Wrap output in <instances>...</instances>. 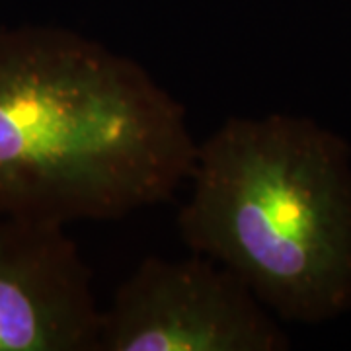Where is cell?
<instances>
[{
  "instance_id": "obj_3",
  "label": "cell",
  "mask_w": 351,
  "mask_h": 351,
  "mask_svg": "<svg viewBox=\"0 0 351 351\" xmlns=\"http://www.w3.org/2000/svg\"><path fill=\"white\" fill-rule=\"evenodd\" d=\"M252 289L203 254L147 256L101 311L100 351H285Z\"/></svg>"
},
{
  "instance_id": "obj_1",
  "label": "cell",
  "mask_w": 351,
  "mask_h": 351,
  "mask_svg": "<svg viewBox=\"0 0 351 351\" xmlns=\"http://www.w3.org/2000/svg\"><path fill=\"white\" fill-rule=\"evenodd\" d=\"M197 151L135 59L55 25L0 29V215L71 225L168 201Z\"/></svg>"
},
{
  "instance_id": "obj_2",
  "label": "cell",
  "mask_w": 351,
  "mask_h": 351,
  "mask_svg": "<svg viewBox=\"0 0 351 351\" xmlns=\"http://www.w3.org/2000/svg\"><path fill=\"white\" fill-rule=\"evenodd\" d=\"M178 230L267 311L320 324L351 308V149L313 119L228 117L197 141Z\"/></svg>"
},
{
  "instance_id": "obj_4",
  "label": "cell",
  "mask_w": 351,
  "mask_h": 351,
  "mask_svg": "<svg viewBox=\"0 0 351 351\" xmlns=\"http://www.w3.org/2000/svg\"><path fill=\"white\" fill-rule=\"evenodd\" d=\"M100 318L66 225L0 215V351H100Z\"/></svg>"
}]
</instances>
